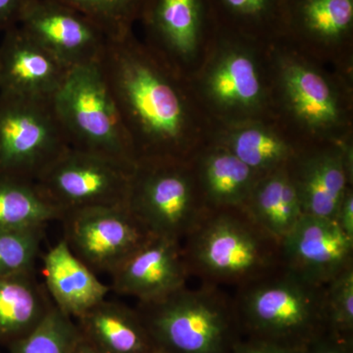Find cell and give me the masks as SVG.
Here are the masks:
<instances>
[{
	"instance_id": "obj_1",
	"label": "cell",
	"mask_w": 353,
	"mask_h": 353,
	"mask_svg": "<svg viewBox=\"0 0 353 353\" xmlns=\"http://www.w3.org/2000/svg\"><path fill=\"white\" fill-rule=\"evenodd\" d=\"M99 65L137 162L180 159L185 108L169 77L130 34L109 39Z\"/></svg>"
},
{
	"instance_id": "obj_2",
	"label": "cell",
	"mask_w": 353,
	"mask_h": 353,
	"mask_svg": "<svg viewBox=\"0 0 353 353\" xmlns=\"http://www.w3.org/2000/svg\"><path fill=\"white\" fill-rule=\"evenodd\" d=\"M190 277L234 290L282 267L280 241L243 208L212 209L183 241Z\"/></svg>"
},
{
	"instance_id": "obj_3",
	"label": "cell",
	"mask_w": 353,
	"mask_h": 353,
	"mask_svg": "<svg viewBox=\"0 0 353 353\" xmlns=\"http://www.w3.org/2000/svg\"><path fill=\"white\" fill-rule=\"evenodd\" d=\"M233 297L241 328L252 339L303 350L328 332L326 285L283 267L234 290Z\"/></svg>"
},
{
	"instance_id": "obj_4",
	"label": "cell",
	"mask_w": 353,
	"mask_h": 353,
	"mask_svg": "<svg viewBox=\"0 0 353 353\" xmlns=\"http://www.w3.org/2000/svg\"><path fill=\"white\" fill-rule=\"evenodd\" d=\"M136 309L155 347L168 353H230L240 341L233 294L224 288L185 285Z\"/></svg>"
},
{
	"instance_id": "obj_5",
	"label": "cell",
	"mask_w": 353,
	"mask_h": 353,
	"mask_svg": "<svg viewBox=\"0 0 353 353\" xmlns=\"http://www.w3.org/2000/svg\"><path fill=\"white\" fill-rule=\"evenodd\" d=\"M52 104L70 148L136 165L131 143L99 63L69 70L53 95Z\"/></svg>"
},
{
	"instance_id": "obj_6",
	"label": "cell",
	"mask_w": 353,
	"mask_h": 353,
	"mask_svg": "<svg viewBox=\"0 0 353 353\" xmlns=\"http://www.w3.org/2000/svg\"><path fill=\"white\" fill-rule=\"evenodd\" d=\"M180 159L143 160L132 170L127 205L155 236L183 241L210 210Z\"/></svg>"
},
{
	"instance_id": "obj_7",
	"label": "cell",
	"mask_w": 353,
	"mask_h": 353,
	"mask_svg": "<svg viewBox=\"0 0 353 353\" xmlns=\"http://www.w3.org/2000/svg\"><path fill=\"white\" fill-rule=\"evenodd\" d=\"M69 148L52 99L0 94V176L34 183Z\"/></svg>"
},
{
	"instance_id": "obj_8",
	"label": "cell",
	"mask_w": 353,
	"mask_h": 353,
	"mask_svg": "<svg viewBox=\"0 0 353 353\" xmlns=\"http://www.w3.org/2000/svg\"><path fill=\"white\" fill-rule=\"evenodd\" d=\"M134 166L69 148L34 182L62 215L81 209L127 204Z\"/></svg>"
},
{
	"instance_id": "obj_9",
	"label": "cell",
	"mask_w": 353,
	"mask_h": 353,
	"mask_svg": "<svg viewBox=\"0 0 353 353\" xmlns=\"http://www.w3.org/2000/svg\"><path fill=\"white\" fill-rule=\"evenodd\" d=\"M64 238L70 250L94 272L112 273L153 234L127 204L66 213Z\"/></svg>"
},
{
	"instance_id": "obj_10",
	"label": "cell",
	"mask_w": 353,
	"mask_h": 353,
	"mask_svg": "<svg viewBox=\"0 0 353 353\" xmlns=\"http://www.w3.org/2000/svg\"><path fill=\"white\" fill-rule=\"evenodd\" d=\"M18 26L68 70L99 63L109 39L92 20L57 0H26Z\"/></svg>"
},
{
	"instance_id": "obj_11",
	"label": "cell",
	"mask_w": 353,
	"mask_h": 353,
	"mask_svg": "<svg viewBox=\"0 0 353 353\" xmlns=\"http://www.w3.org/2000/svg\"><path fill=\"white\" fill-rule=\"evenodd\" d=\"M280 246L283 268L312 284L326 285L353 266V238L333 218L303 215Z\"/></svg>"
},
{
	"instance_id": "obj_12",
	"label": "cell",
	"mask_w": 353,
	"mask_h": 353,
	"mask_svg": "<svg viewBox=\"0 0 353 353\" xmlns=\"http://www.w3.org/2000/svg\"><path fill=\"white\" fill-rule=\"evenodd\" d=\"M110 290L152 303L187 285L190 278L182 243L152 236L110 273Z\"/></svg>"
},
{
	"instance_id": "obj_13",
	"label": "cell",
	"mask_w": 353,
	"mask_h": 353,
	"mask_svg": "<svg viewBox=\"0 0 353 353\" xmlns=\"http://www.w3.org/2000/svg\"><path fill=\"white\" fill-rule=\"evenodd\" d=\"M69 70L19 26L0 41V94L52 99Z\"/></svg>"
},
{
	"instance_id": "obj_14",
	"label": "cell",
	"mask_w": 353,
	"mask_h": 353,
	"mask_svg": "<svg viewBox=\"0 0 353 353\" xmlns=\"http://www.w3.org/2000/svg\"><path fill=\"white\" fill-rule=\"evenodd\" d=\"M43 261L46 292L53 304L70 317L85 314L111 292L63 239L43 255Z\"/></svg>"
},
{
	"instance_id": "obj_15",
	"label": "cell",
	"mask_w": 353,
	"mask_h": 353,
	"mask_svg": "<svg viewBox=\"0 0 353 353\" xmlns=\"http://www.w3.org/2000/svg\"><path fill=\"white\" fill-rule=\"evenodd\" d=\"M81 334L103 353H148L155 345L136 308L103 299L77 318Z\"/></svg>"
},
{
	"instance_id": "obj_16",
	"label": "cell",
	"mask_w": 353,
	"mask_h": 353,
	"mask_svg": "<svg viewBox=\"0 0 353 353\" xmlns=\"http://www.w3.org/2000/svg\"><path fill=\"white\" fill-rule=\"evenodd\" d=\"M243 208L280 243L304 215L296 185L284 167L261 176Z\"/></svg>"
},
{
	"instance_id": "obj_17",
	"label": "cell",
	"mask_w": 353,
	"mask_h": 353,
	"mask_svg": "<svg viewBox=\"0 0 353 353\" xmlns=\"http://www.w3.org/2000/svg\"><path fill=\"white\" fill-rule=\"evenodd\" d=\"M289 174L304 215L334 219L341 199L350 189L348 167L343 155H318L301 162L296 174Z\"/></svg>"
},
{
	"instance_id": "obj_18",
	"label": "cell",
	"mask_w": 353,
	"mask_h": 353,
	"mask_svg": "<svg viewBox=\"0 0 353 353\" xmlns=\"http://www.w3.org/2000/svg\"><path fill=\"white\" fill-rule=\"evenodd\" d=\"M34 272L0 277V341L23 338L46 314L53 303Z\"/></svg>"
},
{
	"instance_id": "obj_19",
	"label": "cell",
	"mask_w": 353,
	"mask_h": 353,
	"mask_svg": "<svg viewBox=\"0 0 353 353\" xmlns=\"http://www.w3.org/2000/svg\"><path fill=\"white\" fill-rule=\"evenodd\" d=\"M260 175L229 150L204 158L196 181L210 210L239 208L245 205Z\"/></svg>"
},
{
	"instance_id": "obj_20",
	"label": "cell",
	"mask_w": 353,
	"mask_h": 353,
	"mask_svg": "<svg viewBox=\"0 0 353 353\" xmlns=\"http://www.w3.org/2000/svg\"><path fill=\"white\" fill-rule=\"evenodd\" d=\"M62 217L34 183L0 176V231L46 226Z\"/></svg>"
},
{
	"instance_id": "obj_21",
	"label": "cell",
	"mask_w": 353,
	"mask_h": 353,
	"mask_svg": "<svg viewBox=\"0 0 353 353\" xmlns=\"http://www.w3.org/2000/svg\"><path fill=\"white\" fill-rule=\"evenodd\" d=\"M150 27L167 50L187 57L196 48L197 10L196 0H145Z\"/></svg>"
},
{
	"instance_id": "obj_22",
	"label": "cell",
	"mask_w": 353,
	"mask_h": 353,
	"mask_svg": "<svg viewBox=\"0 0 353 353\" xmlns=\"http://www.w3.org/2000/svg\"><path fill=\"white\" fill-rule=\"evenodd\" d=\"M285 79L290 101L299 117L313 125H328L336 121V101L321 76L304 67L292 66Z\"/></svg>"
},
{
	"instance_id": "obj_23",
	"label": "cell",
	"mask_w": 353,
	"mask_h": 353,
	"mask_svg": "<svg viewBox=\"0 0 353 353\" xmlns=\"http://www.w3.org/2000/svg\"><path fill=\"white\" fill-rule=\"evenodd\" d=\"M210 88L216 99L230 105H250L260 95L259 77L252 60L232 55L211 77Z\"/></svg>"
},
{
	"instance_id": "obj_24",
	"label": "cell",
	"mask_w": 353,
	"mask_h": 353,
	"mask_svg": "<svg viewBox=\"0 0 353 353\" xmlns=\"http://www.w3.org/2000/svg\"><path fill=\"white\" fill-rule=\"evenodd\" d=\"M80 336L72 317L52 304L31 332L14 341L12 353H71Z\"/></svg>"
},
{
	"instance_id": "obj_25",
	"label": "cell",
	"mask_w": 353,
	"mask_h": 353,
	"mask_svg": "<svg viewBox=\"0 0 353 353\" xmlns=\"http://www.w3.org/2000/svg\"><path fill=\"white\" fill-rule=\"evenodd\" d=\"M230 152L261 175L283 168L290 159V150L284 141L259 129L236 134Z\"/></svg>"
},
{
	"instance_id": "obj_26",
	"label": "cell",
	"mask_w": 353,
	"mask_h": 353,
	"mask_svg": "<svg viewBox=\"0 0 353 353\" xmlns=\"http://www.w3.org/2000/svg\"><path fill=\"white\" fill-rule=\"evenodd\" d=\"M92 20L109 39L130 34L132 21L145 0H57Z\"/></svg>"
},
{
	"instance_id": "obj_27",
	"label": "cell",
	"mask_w": 353,
	"mask_h": 353,
	"mask_svg": "<svg viewBox=\"0 0 353 353\" xmlns=\"http://www.w3.org/2000/svg\"><path fill=\"white\" fill-rule=\"evenodd\" d=\"M44 227L0 231V277L34 272Z\"/></svg>"
},
{
	"instance_id": "obj_28",
	"label": "cell",
	"mask_w": 353,
	"mask_h": 353,
	"mask_svg": "<svg viewBox=\"0 0 353 353\" xmlns=\"http://www.w3.org/2000/svg\"><path fill=\"white\" fill-rule=\"evenodd\" d=\"M326 315L330 333L352 339L353 266L326 285Z\"/></svg>"
},
{
	"instance_id": "obj_29",
	"label": "cell",
	"mask_w": 353,
	"mask_h": 353,
	"mask_svg": "<svg viewBox=\"0 0 353 353\" xmlns=\"http://www.w3.org/2000/svg\"><path fill=\"white\" fill-rule=\"evenodd\" d=\"M305 14L315 32L323 36H336L352 23V0H309Z\"/></svg>"
},
{
	"instance_id": "obj_30",
	"label": "cell",
	"mask_w": 353,
	"mask_h": 353,
	"mask_svg": "<svg viewBox=\"0 0 353 353\" xmlns=\"http://www.w3.org/2000/svg\"><path fill=\"white\" fill-rule=\"evenodd\" d=\"M303 353H352V339L327 332L306 345Z\"/></svg>"
},
{
	"instance_id": "obj_31",
	"label": "cell",
	"mask_w": 353,
	"mask_h": 353,
	"mask_svg": "<svg viewBox=\"0 0 353 353\" xmlns=\"http://www.w3.org/2000/svg\"><path fill=\"white\" fill-rule=\"evenodd\" d=\"M303 350L250 338L246 341H239L230 353H303Z\"/></svg>"
},
{
	"instance_id": "obj_32",
	"label": "cell",
	"mask_w": 353,
	"mask_h": 353,
	"mask_svg": "<svg viewBox=\"0 0 353 353\" xmlns=\"http://www.w3.org/2000/svg\"><path fill=\"white\" fill-rule=\"evenodd\" d=\"M26 0H0V32L15 27L19 22Z\"/></svg>"
},
{
	"instance_id": "obj_33",
	"label": "cell",
	"mask_w": 353,
	"mask_h": 353,
	"mask_svg": "<svg viewBox=\"0 0 353 353\" xmlns=\"http://www.w3.org/2000/svg\"><path fill=\"white\" fill-rule=\"evenodd\" d=\"M334 220L348 236L353 238V194L350 189L341 199Z\"/></svg>"
},
{
	"instance_id": "obj_34",
	"label": "cell",
	"mask_w": 353,
	"mask_h": 353,
	"mask_svg": "<svg viewBox=\"0 0 353 353\" xmlns=\"http://www.w3.org/2000/svg\"><path fill=\"white\" fill-rule=\"evenodd\" d=\"M226 2L236 10L254 13L263 8L265 0H226Z\"/></svg>"
},
{
	"instance_id": "obj_35",
	"label": "cell",
	"mask_w": 353,
	"mask_h": 353,
	"mask_svg": "<svg viewBox=\"0 0 353 353\" xmlns=\"http://www.w3.org/2000/svg\"><path fill=\"white\" fill-rule=\"evenodd\" d=\"M71 353H103L99 350L94 343H90L85 336L81 334L80 339L77 341L75 347Z\"/></svg>"
},
{
	"instance_id": "obj_36",
	"label": "cell",
	"mask_w": 353,
	"mask_h": 353,
	"mask_svg": "<svg viewBox=\"0 0 353 353\" xmlns=\"http://www.w3.org/2000/svg\"><path fill=\"white\" fill-rule=\"evenodd\" d=\"M148 353H168V352H165V350H161V348L155 347L154 350H152V352H150Z\"/></svg>"
}]
</instances>
